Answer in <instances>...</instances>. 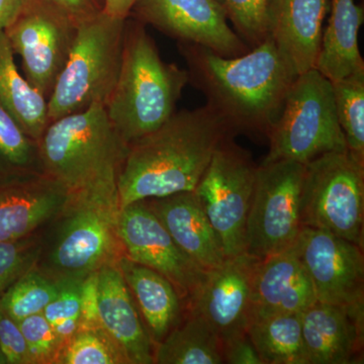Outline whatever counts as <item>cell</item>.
Returning a JSON list of instances; mask_svg holds the SVG:
<instances>
[{"mask_svg":"<svg viewBox=\"0 0 364 364\" xmlns=\"http://www.w3.org/2000/svg\"><path fill=\"white\" fill-rule=\"evenodd\" d=\"M235 135L208 105L174 112L156 130L129 144L117 176L119 210L139 200L195 191L218 146Z\"/></svg>","mask_w":364,"mask_h":364,"instance_id":"obj_1","label":"cell"},{"mask_svg":"<svg viewBox=\"0 0 364 364\" xmlns=\"http://www.w3.org/2000/svg\"><path fill=\"white\" fill-rule=\"evenodd\" d=\"M188 82L236 134L267 136L296 75L270 38L241 56L227 58L203 46L178 42Z\"/></svg>","mask_w":364,"mask_h":364,"instance_id":"obj_2","label":"cell"},{"mask_svg":"<svg viewBox=\"0 0 364 364\" xmlns=\"http://www.w3.org/2000/svg\"><path fill=\"white\" fill-rule=\"evenodd\" d=\"M145 25L129 16L116 85L107 104V117L127 145L148 135L176 112L188 71L163 61Z\"/></svg>","mask_w":364,"mask_h":364,"instance_id":"obj_3","label":"cell"},{"mask_svg":"<svg viewBox=\"0 0 364 364\" xmlns=\"http://www.w3.org/2000/svg\"><path fill=\"white\" fill-rule=\"evenodd\" d=\"M38 146L43 172L72 195L117 188L128 150L100 102L50 122Z\"/></svg>","mask_w":364,"mask_h":364,"instance_id":"obj_4","label":"cell"},{"mask_svg":"<svg viewBox=\"0 0 364 364\" xmlns=\"http://www.w3.org/2000/svg\"><path fill=\"white\" fill-rule=\"evenodd\" d=\"M117 189L72 195L48 247L42 245L37 267L56 282L82 280L124 255L117 236Z\"/></svg>","mask_w":364,"mask_h":364,"instance_id":"obj_5","label":"cell"},{"mask_svg":"<svg viewBox=\"0 0 364 364\" xmlns=\"http://www.w3.org/2000/svg\"><path fill=\"white\" fill-rule=\"evenodd\" d=\"M126 21L102 11L78 23L68 59L48 98L50 122L107 104L121 68Z\"/></svg>","mask_w":364,"mask_h":364,"instance_id":"obj_6","label":"cell"},{"mask_svg":"<svg viewBox=\"0 0 364 364\" xmlns=\"http://www.w3.org/2000/svg\"><path fill=\"white\" fill-rule=\"evenodd\" d=\"M267 136L269 150L263 163L306 164L326 153L347 151L331 81L317 69L296 76Z\"/></svg>","mask_w":364,"mask_h":364,"instance_id":"obj_7","label":"cell"},{"mask_svg":"<svg viewBox=\"0 0 364 364\" xmlns=\"http://www.w3.org/2000/svg\"><path fill=\"white\" fill-rule=\"evenodd\" d=\"M301 227L323 230L364 246V165L348 151L329 152L305 164Z\"/></svg>","mask_w":364,"mask_h":364,"instance_id":"obj_8","label":"cell"},{"mask_svg":"<svg viewBox=\"0 0 364 364\" xmlns=\"http://www.w3.org/2000/svg\"><path fill=\"white\" fill-rule=\"evenodd\" d=\"M305 164L279 160L256 169L245 230V253L262 260L294 245L301 233Z\"/></svg>","mask_w":364,"mask_h":364,"instance_id":"obj_9","label":"cell"},{"mask_svg":"<svg viewBox=\"0 0 364 364\" xmlns=\"http://www.w3.org/2000/svg\"><path fill=\"white\" fill-rule=\"evenodd\" d=\"M234 136L220 143L195 188L227 257L245 252V230L257 165Z\"/></svg>","mask_w":364,"mask_h":364,"instance_id":"obj_10","label":"cell"},{"mask_svg":"<svg viewBox=\"0 0 364 364\" xmlns=\"http://www.w3.org/2000/svg\"><path fill=\"white\" fill-rule=\"evenodd\" d=\"M77 23L50 0H33L4 33L21 58L23 76L49 98L65 65Z\"/></svg>","mask_w":364,"mask_h":364,"instance_id":"obj_11","label":"cell"},{"mask_svg":"<svg viewBox=\"0 0 364 364\" xmlns=\"http://www.w3.org/2000/svg\"><path fill=\"white\" fill-rule=\"evenodd\" d=\"M318 301L364 311L363 248L336 235L303 227L293 245Z\"/></svg>","mask_w":364,"mask_h":364,"instance_id":"obj_12","label":"cell"},{"mask_svg":"<svg viewBox=\"0 0 364 364\" xmlns=\"http://www.w3.org/2000/svg\"><path fill=\"white\" fill-rule=\"evenodd\" d=\"M258 258L241 253L205 272L186 309L210 325L222 345L247 334L253 315V279Z\"/></svg>","mask_w":364,"mask_h":364,"instance_id":"obj_13","label":"cell"},{"mask_svg":"<svg viewBox=\"0 0 364 364\" xmlns=\"http://www.w3.org/2000/svg\"><path fill=\"white\" fill-rule=\"evenodd\" d=\"M117 232L124 256L164 275L183 301H188L202 284L207 272L177 246L143 200L119 210Z\"/></svg>","mask_w":364,"mask_h":364,"instance_id":"obj_14","label":"cell"},{"mask_svg":"<svg viewBox=\"0 0 364 364\" xmlns=\"http://www.w3.org/2000/svg\"><path fill=\"white\" fill-rule=\"evenodd\" d=\"M130 16L178 42L203 46L227 58L251 49L230 28L215 0H136Z\"/></svg>","mask_w":364,"mask_h":364,"instance_id":"obj_15","label":"cell"},{"mask_svg":"<svg viewBox=\"0 0 364 364\" xmlns=\"http://www.w3.org/2000/svg\"><path fill=\"white\" fill-rule=\"evenodd\" d=\"M72 193L45 173L0 181V241L18 240L49 224L70 203Z\"/></svg>","mask_w":364,"mask_h":364,"instance_id":"obj_16","label":"cell"},{"mask_svg":"<svg viewBox=\"0 0 364 364\" xmlns=\"http://www.w3.org/2000/svg\"><path fill=\"white\" fill-rule=\"evenodd\" d=\"M330 0H270L268 38L296 76L316 69Z\"/></svg>","mask_w":364,"mask_h":364,"instance_id":"obj_17","label":"cell"},{"mask_svg":"<svg viewBox=\"0 0 364 364\" xmlns=\"http://www.w3.org/2000/svg\"><path fill=\"white\" fill-rule=\"evenodd\" d=\"M97 279L98 314L104 331L127 364L154 363V344L119 267L105 265L98 270Z\"/></svg>","mask_w":364,"mask_h":364,"instance_id":"obj_18","label":"cell"},{"mask_svg":"<svg viewBox=\"0 0 364 364\" xmlns=\"http://www.w3.org/2000/svg\"><path fill=\"white\" fill-rule=\"evenodd\" d=\"M306 364L359 363L364 311L316 301L301 313Z\"/></svg>","mask_w":364,"mask_h":364,"instance_id":"obj_19","label":"cell"},{"mask_svg":"<svg viewBox=\"0 0 364 364\" xmlns=\"http://www.w3.org/2000/svg\"><path fill=\"white\" fill-rule=\"evenodd\" d=\"M174 242L205 272L220 267L227 256L195 191L144 200Z\"/></svg>","mask_w":364,"mask_h":364,"instance_id":"obj_20","label":"cell"},{"mask_svg":"<svg viewBox=\"0 0 364 364\" xmlns=\"http://www.w3.org/2000/svg\"><path fill=\"white\" fill-rule=\"evenodd\" d=\"M254 318L301 313L317 301L310 277L293 246L258 261L253 279Z\"/></svg>","mask_w":364,"mask_h":364,"instance_id":"obj_21","label":"cell"},{"mask_svg":"<svg viewBox=\"0 0 364 364\" xmlns=\"http://www.w3.org/2000/svg\"><path fill=\"white\" fill-rule=\"evenodd\" d=\"M117 267L135 299L154 346L159 344L183 317L181 296L161 273L122 256Z\"/></svg>","mask_w":364,"mask_h":364,"instance_id":"obj_22","label":"cell"},{"mask_svg":"<svg viewBox=\"0 0 364 364\" xmlns=\"http://www.w3.org/2000/svg\"><path fill=\"white\" fill-rule=\"evenodd\" d=\"M330 18L322 36L316 69L331 82L364 72L358 33L363 7L354 0H330Z\"/></svg>","mask_w":364,"mask_h":364,"instance_id":"obj_23","label":"cell"},{"mask_svg":"<svg viewBox=\"0 0 364 364\" xmlns=\"http://www.w3.org/2000/svg\"><path fill=\"white\" fill-rule=\"evenodd\" d=\"M0 105L36 141L50 123L48 100L21 75L4 31L0 30Z\"/></svg>","mask_w":364,"mask_h":364,"instance_id":"obj_24","label":"cell"},{"mask_svg":"<svg viewBox=\"0 0 364 364\" xmlns=\"http://www.w3.org/2000/svg\"><path fill=\"white\" fill-rule=\"evenodd\" d=\"M183 317L155 346L154 363L221 364L223 345L210 325L186 309Z\"/></svg>","mask_w":364,"mask_h":364,"instance_id":"obj_25","label":"cell"},{"mask_svg":"<svg viewBox=\"0 0 364 364\" xmlns=\"http://www.w3.org/2000/svg\"><path fill=\"white\" fill-rule=\"evenodd\" d=\"M247 334L262 364H306L301 313L254 318Z\"/></svg>","mask_w":364,"mask_h":364,"instance_id":"obj_26","label":"cell"},{"mask_svg":"<svg viewBox=\"0 0 364 364\" xmlns=\"http://www.w3.org/2000/svg\"><path fill=\"white\" fill-rule=\"evenodd\" d=\"M335 107L347 151L364 165V72L332 82Z\"/></svg>","mask_w":364,"mask_h":364,"instance_id":"obj_27","label":"cell"},{"mask_svg":"<svg viewBox=\"0 0 364 364\" xmlns=\"http://www.w3.org/2000/svg\"><path fill=\"white\" fill-rule=\"evenodd\" d=\"M60 282L37 267L23 274L0 296V310L20 322L43 313L58 294Z\"/></svg>","mask_w":364,"mask_h":364,"instance_id":"obj_28","label":"cell"},{"mask_svg":"<svg viewBox=\"0 0 364 364\" xmlns=\"http://www.w3.org/2000/svg\"><path fill=\"white\" fill-rule=\"evenodd\" d=\"M0 168L4 178L44 173L38 141L0 105Z\"/></svg>","mask_w":364,"mask_h":364,"instance_id":"obj_29","label":"cell"},{"mask_svg":"<svg viewBox=\"0 0 364 364\" xmlns=\"http://www.w3.org/2000/svg\"><path fill=\"white\" fill-rule=\"evenodd\" d=\"M58 364H127L102 327L79 328L64 347Z\"/></svg>","mask_w":364,"mask_h":364,"instance_id":"obj_30","label":"cell"},{"mask_svg":"<svg viewBox=\"0 0 364 364\" xmlns=\"http://www.w3.org/2000/svg\"><path fill=\"white\" fill-rule=\"evenodd\" d=\"M237 35L252 49L268 38L267 13L270 0H215Z\"/></svg>","mask_w":364,"mask_h":364,"instance_id":"obj_31","label":"cell"},{"mask_svg":"<svg viewBox=\"0 0 364 364\" xmlns=\"http://www.w3.org/2000/svg\"><path fill=\"white\" fill-rule=\"evenodd\" d=\"M43 239L37 233L18 240L0 241V296L37 267Z\"/></svg>","mask_w":364,"mask_h":364,"instance_id":"obj_32","label":"cell"},{"mask_svg":"<svg viewBox=\"0 0 364 364\" xmlns=\"http://www.w3.org/2000/svg\"><path fill=\"white\" fill-rule=\"evenodd\" d=\"M81 282H60L58 294L43 311V315L61 340L63 349L80 325Z\"/></svg>","mask_w":364,"mask_h":364,"instance_id":"obj_33","label":"cell"},{"mask_svg":"<svg viewBox=\"0 0 364 364\" xmlns=\"http://www.w3.org/2000/svg\"><path fill=\"white\" fill-rule=\"evenodd\" d=\"M32 364H58L63 344L43 313L20 321Z\"/></svg>","mask_w":364,"mask_h":364,"instance_id":"obj_34","label":"cell"},{"mask_svg":"<svg viewBox=\"0 0 364 364\" xmlns=\"http://www.w3.org/2000/svg\"><path fill=\"white\" fill-rule=\"evenodd\" d=\"M0 348L7 364H32L28 344L20 326L0 310Z\"/></svg>","mask_w":364,"mask_h":364,"instance_id":"obj_35","label":"cell"},{"mask_svg":"<svg viewBox=\"0 0 364 364\" xmlns=\"http://www.w3.org/2000/svg\"><path fill=\"white\" fill-rule=\"evenodd\" d=\"M97 273L98 272L90 273L81 282L79 328L102 327L98 314Z\"/></svg>","mask_w":364,"mask_h":364,"instance_id":"obj_36","label":"cell"},{"mask_svg":"<svg viewBox=\"0 0 364 364\" xmlns=\"http://www.w3.org/2000/svg\"><path fill=\"white\" fill-rule=\"evenodd\" d=\"M223 358L230 364H262L248 334L223 344Z\"/></svg>","mask_w":364,"mask_h":364,"instance_id":"obj_37","label":"cell"},{"mask_svg":"<svg viewBox=\"0 0 364 364\" xmlns=\"http://www.w3.org/2000/svg\"><path fill=\"white\" fill-rule=\"evenodd\" d=\"M50 1L59 7L77 25L81 21L97 16L98 14L104 11L105 9V0H50Z\"/></svg>","mask_w":364,"mask_h":364,"instance_id":"obj_38","label":"cell"},{"mask_svg":"<svg viewBox=\"0 0 364 364\" xmlns=\"http://www.w3.org/2000/svg\"><path fill=\"white\" fill-rule=\"evenodd\" d=\"M33 0H0V30L4 31Z\"/></svg>","mask_w":364,"mask_h":364,"instance_id":"obj_39","label":"cell"},{"mask_svg":"<svg viewBox=\"0 0 364 364\" xmlns=\"http://www.w3.org/2000/svg\"><path fill=\"white\" fill-rule=\"evenodd\" d=\"M136 0H105V13L114 18L127 20L131 16Z\"/></svg>","mask_w":364,"mask_h":364,"instance_id":"obj_40","label":"cell"},{"mask_svg":"<svg viewBox=\"0 0 364 364\" xmlns=\"http://www.w3.org/2000/svg\"><path fill=\"white\" fill-rule=\"evenodd\" d=\"M0 364H7L6 356H4V352L0 348Z\"/></svg>","mask_w":364,"mask_h":364,"instance_id":"obj_41","label":"cell"}]
</instances>
